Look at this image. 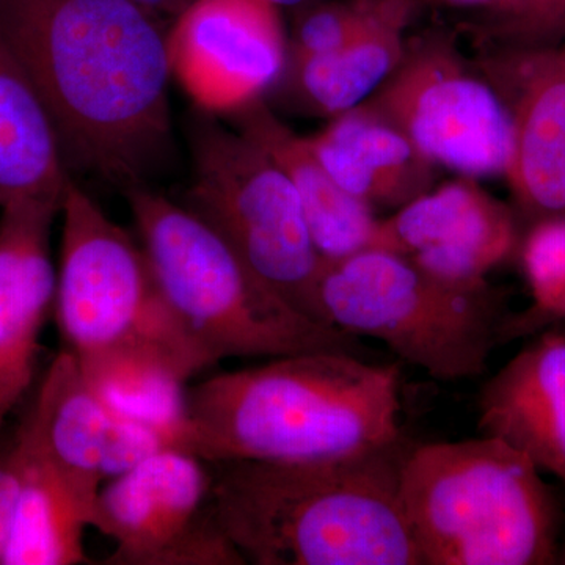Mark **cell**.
Here are the masks:
<instances>
[{
	"label": "cell",
	"mask_w": 565,
	"mask_h": 565,
	"mask_svg": "<svg viewBox=\"0 0 565 565\" xmlns=\"http://www.w3.org/2000/svg\"><path fill=\"white\" fill-rule=\"evenodd\" d=\"M0 32L50 115L66 169L121 192L172 150L167 32L134 0H0Z\"/></svg>",
	"instance_id": "1"
},
{
	"label": "cell",
	"mask_w": 565,
	"mask_h": 565,
	"mask_svg": "<svg viewBox=\"0 0 565 565\" xmlns=\"http://www.w3.org/2000/svg\"><path fill=\"white\" fill-rule=\"evenodd\" d=\"M401 411L399 362L294 353L185 388L180 449L207 463L338 459L403 437Z\"/></svg>",
	"instance_id": "2"
},
{
	"label": "cell",
	"mask_w": 565,
	"mask_h": 565,
	"mask_svg": "<svg viewBox=\"0 0 565 565\" xmlns=\"http://www.w3.org/2000/svg\"><path fill=\"white\" fill-rule=\"evenodd\" d=\"M405 435L311 462L214 465L215 514L247 564L424 565L405 514Z\"/></svg>",
	"instance_id": "3"
},
{
	"label": "cell",
	"mask_w": 565,
	"mask_h": 565,
	"mask_svg": "<svg viewBox=\"0 0 565 565\" xmlns=\"http://www.w3.org/2000/svg\"><path fill=\"white\" fill-rule=\"evenodd\" d=\"M54 316L98 392L134 375L188 385L211 366L162 296L140 243L71 177L63 193Z\"/></svg>",
	"instance_id": "4"
},
{
	"label": "cell",
	"mask_w": 565,
	"mask_h": 565,
	"mask_svg": "<svg viewBox=\"0 0 565 565\" xmlns=\"http://www.w3.org/2000/svg\"><path fill=\"white\" fill-rule=\"evenodd\" d=\"M122 193L162 296L212 364L319 351L363 356L359 338L285 302L184 204L147 184Z\"/></svg>",
	"instance_id": "5"
},
{
	"label": "cell",
	"mask_w": 565,
	"mask_h": 565,
	"mask_svg": "<svg viewBox=\"0 0 565 565\" xmlns=\"http://www.w3.org/2000/svg\"><path fill=\"white\" fill-rule=\"evenodd\" d=\"M541 473L497 437L415 445L401 494L424 565L556 564L561 508Z\"/></svg>",
	"instance_id": "6"
},
{
	"label": "cell",
	"mask_w": 565,
	"mask_h": 565,
	"mask_svg": "<svg viewBox=\"0 0 565 565\" xmlns=\"http://www.w3.org/2000/svg\"><path fill=\"white\" fill-rule=\"evenodd\" d=\"M319 300L330 326L381 341L440 382L484 373L511 315L489 282L452 285L381 248L323 263Z\"/></svg>",
	"instance_id": "7"
},
{
	"label": "cell",
	"mask_w": 565,
	"mask_h": 565,
	"mask_svg": "<svg viewBox=\"0 0 565 565\" xmlns=\"http://www.w3.org/2000/svg\"><path fill=\"white\" fill-rule=\"evenodd\" d=\"M188 136L192 177L184 206L285 302L329 323L319 300L323 262L296 189L280 166L207 111H193Z\"/></svg>",
	"instance_id": "8"
},
{
	"label": "cell",
	"mask_w": 565,
	"mask_h": 565,
	"mask_svg": "<svg viewBox=\"0 0 565 565\" xmlns=\"http://www.w3.org/2000/svg\"><path fill=\"white\" fill-rule=\"evenodd\" d=\"M362 107L403 132L435 166L473 178L508 169V110L444 32L407 40L403 61Z\"/></svg>",
	"instance_id": "9"
},
{
	"label": "cell",
	"mask_w": 565,
	"mask_h": 565,
	"mask_svg": "<svg viewBox=\"0 0 565 565\" xmlns=\"http://www.w3.org/2000/svg\"><path fill=\"white\" fill-rule=\"evenodd\" d=\"M214 470L167 448L110 479L92 527L114 542L107 565H245L215 514Z\"/></svg>",
	"instance_id": "10"
},
{
	"label": "cell",
	"mask_w": 565,
	"mask_h": 565,
	"mask_svg": "<svg viewBox=\"0 0 565 565\" xmlns=\"http://www.w3.org/2000/svg\"><path fill=\"white\" fill-rule=\"evenodd\" d=\"M281 10L269 0H191L167 32L172 79L212 115L263 99L288 63Z\"/></svg>",
	"instance_id": "11"
},
{
	"label": "cell",
	"mask_w": 565,
	"mask_h": 565,
	"mask_svg": "<svg viewBox=\"0 0 565 565\" xmlns=\"http://www.w3.org/2000/svg\"><path fill=\"white\" fill-rule=\"evenodd\" d=\"M478 68L511 120V158L504 174L516 210L530 225L565 217V41L498 47Z\"/></svg>",
	"instance_id": "12"
},
{
	"label": "cell",
	"mask_w": 565,
	"mask_h": 565,
	"mask_svg": "<svg viewBox=\"0 0 565 565\" xmlns=\"http://www.w3.org/2000/svg\"><path fill=\"white\" fill-rule=\"evenodd\" d=\"M520 243L515 211L462 174L379 221L371 248L403 255L446 282L478 286Z\"/></svg>",
	"instance_id": "13"
},
{
	"label": "cell",
	"mask_w": 565,
	"mask_h": 565,
	"mask_svg": "<svg viewBox=\"0 0 565 565\" xmlns=\"http://www.w3.org/2000/svg\"><path fill=\"white\" fill-rule=\"evenodd\" d=\"M61 206L29 196L0 207V427L32 388L41 332L54 311L51 233Z\"/></svg>",
	"instance_id": "14"
},
{
	"label": "cell",
	"mask_w": 565,
	"mask_h": 565,
	"mask_svg": "<svg viewBox=\"0 0 565 565\" xmlns=\"http://www.w3.org/2000/svg\"><path fill=\"white\" fill-rule=\"evenodd\" d=\"M478 429L565 482V329L534 334L478 394Z\"/></svg>",
	"instance_id": "15"
},
{
	"label": "cell",
	"mask_w": 565,
	"mask_h": 565,
	"mask_svg": "<svg viewBox=\"0 0 565 565\" xmlns=\"http://www.w3.org/2000/svg\"><path fill=\"white\" fill-rule=\"evenodd\" d=\"M114 412L66 349L54 356L18 434L95 514Z\"/></svg>",
	"instance_id": "16"
},
{
	"label": "cell",
	"mask_w": 565,
	"mask_h": 565,
	"mask_svg": "<svg viewBox=\"0 0 565 565\" xmlns=\"http://www.w3.org/2000/svg\"><path fill=\"white\" fill-rule=\"evenodd\" d=\"M233 115L237 117V131L263 148L292 182L323 263L373 247L379 225L373 207L345 192L330 177L307 137L297 136L263 99Z\"/></svg>",
	"instance_id": "17"
},
{
	"label": "cell",
	"mask_w": 565,
	"mask_h": 565,
	"mask_svg": "<svg viewBox=\"0 0 565 565\" xmlns=\"http://www.w3.org/2000/svg\"><path fill=\"white\" fill-rule=\"evenodd\" d=\"M345 192L371 207L399 210L434 185L435 163L394 126L359 106L307 137Z\"/></svg>",
	"instance_id": "18"
},
{
	"label": "cell",
	"mask_w": 565,
	"mask_h": 565,
	"mask_svg": "<svg viewBox=\"0 0 565 565\" xmlns=\"http://www.w3.org/2000/svg\"><path fill=\"white\" fill-rule=\"evenodd\" d=\"M415 0H379L373 21L343 50L289 57L285 73L297 102L337 118L366 103L403 61Z\"/></svg>",
	"instance_id": "19"
},
{
	"label": "cell",
	"mask_w": 565,
	"mask_h": 565,
	"mask_svg": "<svg viewBox=\"0 0 565 565\" xmlns=\"http://www.w3.org/2000/svg\"><path fill=\"white\" fill-rule=\"evenodd\" d=\"M70 178L50 115L0 32V207L29 196L62 200Z\"/></svg>",
	"instance_id": "20"
},
{
	"label": "cell",
	"mask_w": 565,
	"mask_h": 565,
	"mask_svg": "<svg viewBox=\"0 0 565 565\" xmlns=\"http://www.w3.org/2000/svg\"><path fill=\"white\" fill-rule=\"evenodd\" d=\"M14 430L21 487L0 565L90 564L84 534L92 512Z\"/></svg>",
	"instance_id": "21"
},
{
	"label": "cell",
	"mask_w": 565,
	"mask_h": 565,
	"mask_svg": "<svg viewBox=\"0 0 565 565\" xmlns=\"http://www.w3.org/2000/svg\"><path fill=\"white\" fill-rule=\"evenodd\" d=\"M520 256L533 302L525 311L509 315L501 344L565 321V217L530 225Z\"/></svg>",
	"instance_id": "22"
},
{
	"label": "cell",
	"mask_w": 565,
	"mask_h": 565,
	"mask_svg": "<svg viewBox=\"0 0 565 565\" xmlns=\"http://www.w3.org/2000/svg\"><path fill=\"white\" fill-rule=\"evenodd\" d=\"M476 32L498 47H541L565 41V0H497L482 9Z\"/></svg>",
	"instance_id": "23"
},
{
	"label": "cell",
	"mask_w": 565,
	"mask_h": 565,
	"mask_svg": "<svg viewBox=\"0 0 565 565\" xmlns=\"http://www.w3.org/2000/svg\"><path fill=\"white\" fill-rule=\"evenodd\" d=\"M379 0H315L294 10L289 57L343 50L373 21Z\"/></svg>",
	"instance_id": "24"
},
{
	"label": "cell",
	"mask_w": 565,
	"mask_h": 565,
	"mask_svg": "<svg viewBox=\"0 0 565 565\" xmlns=\"http://www.w3.org/2000/svg\"><path fill=\"white\" fill-rule=\"evenodd\" d=\"M167 448L173 446L161 430L114 412L109 441L104 456V481H110L132 470L148 457Z\"/></svg>",
	"instance_id": "25"
},
{
	"label": "cell",
	"mask_w": 565,
	"mask_h": 565,
	"mask_svg": "<svg viewBox=\"0 0 565 565\" xmlns=\"http://www.w3.org/2000/svg\"><path fill=\"white\" fill-rule=\"evenodd\" d=\"M21 467L17 430L3 433L0 427V561L9 539L14 509L20 497Z\"/></svg>",
	"instance_id": "26"
},
{
	"label": "cell",
	"mask_w": 565,
	"mask_h": 565,
	"mask_svg": "<svg viewBox=\"0 0 565 565\" xmlns=\"http://www.w3.org/2000/svg\"><path fill=\"white\" fill-rule=\"evenodd\" d=\"M134 2L151 13L152 17L161 20L162 14H174L177 17L191 0H134Z\"/></svg>",
	"instance_id": "27"
},
{
	"label": "cell",
	"mask_w": 565,
	"mask_h": 565,
	"mask_svg": "<svg viewBox=\"0 0 565 565\" xmlns=\"http://www.w3.org/2000/svg\"><path fill=\"white\" fill-rule=\"evenodd\" d=\"M269 2H273L280 10L288 9L294 11L307 6V3L315 2V0H269Z\"/></svg>",
	"instance_id": "28"
},
{
	"label": "cell",
	"mask_w": 565,
	"mask_h": 565,
	"mask_svg": "<svg viewBox=\"0 0 565 565\" xmlns=\"http://www.w3.org/2000/svg\"><path fill=\"white\" fill-rule=\"evenodd\" d=\"M438 2L451 3V6L481 7V9H484V7L497 2V0H438Z\"/></svg>",
	"instance_id": "29"
},
{
	"label": "cell",
	"mask_w": 565,
	"mask_h": 565,
	"mask_svg": "<svg viewBox=\"0 0 565 565\" xmlns=\"http://www.w3.org/2000/svg\"><path fill=\"white\" fill-rule=\"evenodd\" d=\"M556 564L565 565V537L559 542V550H557Z\"/></svg>",
	"instance_id": "30"
}]
</instances>
